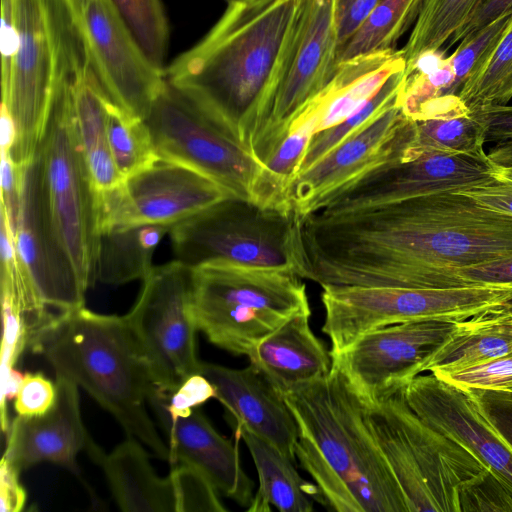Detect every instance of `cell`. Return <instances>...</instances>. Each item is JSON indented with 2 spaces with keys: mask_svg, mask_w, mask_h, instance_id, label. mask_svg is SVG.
I'll return each mask as SVG.
<instances>
[{
  "mask_svg": "<svg viewBox=\"0 0 512 512\" xmlns=\"http://www.w3.org/2000/svg\"><path fill=\"white\" fill-rule=\"evenodd\" d=\"M447 286L512 285V255L451 270Z\"/></svg>",
  "mask_w": 512,
  "mask_h": 512,
  "instance_id": "60d3db41",
  "label": "cell"
},
{
  "mask_svg": "<svg viewBox=\"0 0 512 512\" xmlns=\"http://www.w3.org/2000/svg\"><path fill=\"white\" fill-rule=\"evenodd\" d=\"M17 44L2 106L13 122L14 163L24 165L39 146L60 77L81 47L63 0H12Z\"/></svg>",
  "mask_w": 512,
  "mask_h": 512,
  "instance_id": "52a82bcc",
  "label": "cell"
},
{
  "mask_svg": "<svg viewBox=\"0 0 512 512\" xmlns=\"http://www.w3.org/2000/svg\"><path fill=\"white\" fill-rule=\"evenodd\" d=\"M483 125L486 142L512 139V106L491 105L471 112Z\"/></svg>",
  "mask_w": 512,
  "mask_h": 512,
  "instance_id": "bcb514c9",
  "label": "cell"
},
{
  "mask_svg": "<svg viewBox=\"0 0 512 512\" xmlns=\"http://www.w3.org/2000/svg\"><path fill=\"white\" fill-rule=\"evenodd\" d=\"M512 77V20L483 65L465 82L459 97L472 112L491 105H506Z\"/></svg>",
  "mask_w": 512,
  "mask_h": 512,
  "instance_id": "e575fe53",
  "label": "cell"
},
{
  "mask_svg": "<svg viewBox=\"0 0 512 512\" xmlns=\"http://www.w3.org/2000/svg\"><path fill=\"white\" fill-rule=\"evenodd\" d=\"M402 392L425 423L468 448L512 496V448L496 431L472 391L429 372L413 378Z\"/></svg>",
  "mask_w": 512,
  "mask_h": 512,
  "instance_id": "ffe728a7",
  "label": "cell"
},
{
  "mask_svg": "<svg viewBox=\"0 0 512 512\" xmlns=\"http://www.w3.org/2000/svg\"><path fill=\"white\" fill-rule=\"evenodd\" d=\"M71 18H74L81 10L86 0H63Z\"/></svg>",
  "mask_w": 512,
  "mask_h": 512,
  "instance_id": "681fc988",
  "label": "cell"
},
{
  "mask_svg": "<svg viewBox=\"0 0 512 512\" xmlns=\"http://www.w3.org/2000/svg\"><path fill=\"white\" fill-rule=\"evenodd\" d=\"M302 218L296 210L228 197L173 225L175 260L193 269L211 262L292 270L305 279Z\"/></svg>",
  "mask_w": 512,
  "mask_h": 512,
  "instance_id": "ba28073f",
  "label": "cell"
},
{
  "mask_svg": "<svg viewBox=\"0 0 512 512\" xmlns=\"http://www.w3.org/2000/svg\"><path fill=\"white\" fill-rule=\"evenodd\" d=\"M149 405L167 437L170 465L185 464L195 468L220 493L248 507L254 496V482L241 466L237 446L217 432L199 407L171 416L155 392Z\"/></svg>",
  "mask_w": 512,
  "mask_h": 512,
  "instance_id": "44dd1931",
  "label": "cell"
},
{
  "mask_svg": "<svg viewBox=\"0 0 512 512\" xmlns=\"http://www.w3.org/2000/svg\"><path fill=\"white\" fill-rule=\"evenodd\" d=\"M155 395L171 416L186 413L215 398V388L202 374L189 377L171 396L158 390Z\"/></svg>",
  "mask_w": 512,
  "mask_h": 512,
  "instance_id": "b9f144b4",
  "label": "cell"
},
{
  "mask_svg": "<svg viewBox=\"0 0 512 512\" xmlns=\"http://www.w3.org/2000/svg\"><path fill=\"white\" fill-rule=\"evenodd\" d=\"M512 353V309H487L454 322L444 341L430 354L421 374L451 373Z\"/></svg>",
  "mask_w": 512,
  "mask_h": 512,
  "instance_id": "484cf974",
  "label": "cell"
},
{
  "mask_svg": "<svg viewBox=\"0 0 512 512\" xmlns=\"http://www.w3.org/2000/svg\"><path fill=\"white\" fill-rule=\"evenodd\" d=\"M481 0H423L401 49L406 64L420 53L443 48L467 25Z\"/></svg>",
  "mask_w": 512,
  "mask_h": 512,
  "instance_id": "1f68e13d",
  "label": "cell"
},
{
  "mask_svg": "<svg viewBox=\"0 0 512 512\" xmlns=\"http://www.w3.org/2000/svg\"><path fill=\"white\" fill-rule=\"evenodd\" d=\"M379 1L335 0V21L339 50L355 33Z\"/></svg>",
  "mask_w": 512,
  "mask_h": 512,
  "instance_id": "f6af8a7d",
  "label": "cell"
},
{
  "mask_svg": "<svg viewBox=\"0 0 512 512\" xmlns=\"http://www.w3.org/2000/svg\"><path fill=\"white\" fill-rule=\"evenodd\" d=\"M234 431L244 440L259 479V488L247 511L267 512L273 506L280 512H311L315 500L321 503L317 485L300 476L293 460L247 429Z\"/></svg>",
  "mask_w": 512,
  "mask_h": 512,
  "instance_id": "83f0119b",
  "label": "cell"
},
{
  "mask_svg": "<svg viewBox=\"0 0 512 512\" xmlns=\"http://www.w3.org/2000/svg\"><path fill=\"white\" fill-rule=\"evenodd\" d=\"M413 122L414 132L409 146L413 151L484 152L485 130L472 113Z\"/></svg>",
  "mask_w": 512,
  "mask_h": 512,
  "instance_id": "836d02e7",
  "label": "cell"
},
{
  "mask_svg": "<svg viewBox=\"0 0 512 512\" xmlns=\"http://www.w3.org/2000/svg\"><path fill=\"white\" fill-rule=\"evenodd\" d=\"M311 310L299 312L261 340L247 355L281 393L320 379L332 357L310 327Z\"/></svg>",
  "mask_w": 512,
  "mask_h": 512,
  "instance_id": "d4e9b609",
  "label": "cell"
},
{
  "mask_svg": "<svg viewBox=\"0 0 512 512\" xmlns=\"http://www.w3.org/2000/svg\"><path fill=\"white\" fill-rule=\"evenodd\" d=\"M322 331L336 353L361 335L415 320L457 322L512 300V285L454 288L322 287Z\"/></svg>",
  "mask_w": 512,
  "mask_h": 512,
  "instance_id": "30bf717a",
  "label": "cell"
},
{
  "mask_svg": "<svg viewBox=\"0 0 512 512\" xmlns=\"http://www.w3.org/2000/svg\"><path fill=\"white\" fill-rule=\"evenodd\" d=\"M11 233L42 301L51 311L60 314L85 306L87 290L54 223L39 146L34 157L22 165L20 211Z\"/></svg>",
  "mask_w": 512,
  "mask_h": 512,
  "instance_id": "ac0fdd59",
  "label": "cell"
},
{
  "mask_svg": "<svg viewBox=\"0 0 512 512\" xmlns=\"http://www.w3.org/2000/svg\"><path fill=\"white\" fill-rule=\"evenodd\" d=\"M302 5L303 0L227 3L204 37L164 68L166 81L222 117L248 147L287 63Z\"/></svg>",
  "mask_w": 512,
  "mask_h": 512,
  "instance_id": "7a4b0ae2",
  "label": "cell"
},
{
  "mask_svg": "<svg viewBox=\"0 0 512 512\" xmlns=\"http://www.w3.org/2000/svg\"><path fill=\"white\" fill-rule=\"evenodd\" d=\"M57 395L43 414L17 415L10 421L3 459L19 472L50 462L77 472L76 457L90 436L81 417L78 386L56 376Z\"/></svg>",
  "mask_w": 512,
  "mask_h": 512,
  "instance_id": "7402d4cb",
  "label": "cell"
},
{
  "mask_svg": "<svg viewBox=\"0 0 512 512\" xmlns=\"http://www.w3.org/2000/svg\"><path fill=\"white\" fill-rule=\"evenodd\" d=\"M320 118L305 109L293 122L287 137L263 164L253 191V203L265 208L295 210L288 199V187L294 179Z\"/></svg>",
  "mask_w": 512,
  "mask_h": 512,
  "instance_id": "f546056e",
  "label": "cell"
},
{
  "mask_svg": "<svg viewBox=\"0 0 512 512\" xmlns=\"http://www.w3.org/2000/svg\"><path fill=\"white\" fill-rule=\"evenodd\" d=\"M56 395V382L40 372L25 373L15 394L14 410L20 416L43 414L53 406Z\"/></svg>",
  "mask_w": 512,
  "mask_h": 512,
  "instance_id": "ab89813d",
  "label": "cell"
},
{
  "mask_svg": "<svg viewBox=\"0 0 512 512\" xmlns=\"http://www.w3.org/2000/svg\"><path fill=\"white\" fill-rule=\"evenodd\" d=\"M85 451L104 472L112 495L125 512H180L171 473L160 477L141 442L129 436L106 453L90 437Z\"/></svg>",
  "mask_w": 512,
  "mask_h": 512,
  "instance_id": "cb8c5ba5",
  "label": "cell"
},
{
  "mask_svg": "<svg viewBox=\"0 0 512 512\" xmlns=\"http://www.w3.org/2000/svg\"><path fill=\"white\" fill-rule=\"evenodd\" d=\"M302 279L292 270L206 263L191 269L189 313L211 344L247 356L290 317L310 310Z\"/></svg>",
  "mask_w": 512,
  "mask_h": 512,
  "instance_id": "8992f818",
  "label": "cell"
},
{
  "mask_svg": "<svg viewBox=\"0 0 512 512\" xmlns=\"http://www.w3.org/2000/svg\"><path fill=\"white\" fill-rule=\"evenodd\" d=\"M107 137L115 165L124 179L159 161L144 119L108 99Z\"/></svg>",
  "mask_w": 512,
  "mask_h": 512,
  "instance_id": "d6a6232c",
  "label": "cell"
},
{
  "mask_svg": "<svg viewBox=\"0 0 512 512\" xmlns=\"http://www.w3.org/2000/svg\"><path fill=\"white\" fill-rule=\"evenodd\" d=\"M368 428L407 512L512 511V496L468 448L425 423L402 389L366 405Z\"/></svg>",
  "mask_w": 512,
  "mask_h": 512,
  "instance_id": "5b68a950",
  "label": "cell"
},
{
  "mask_svg": "<svg viewBox=\"0 0 512 512\" xmlns=\"http://www.w3.org/2000/svg\"><path fill=\"white\" fill-rule=\"evenodd\" d=\"M227 3L239 2V1H250V0H225Z\"/></svg>",
  "mask_w": 512,
  "mask_h": 512,
  "instance_id": "f907efd6",
  "label": "cell"
},
{
  "mask_svg": "<svg viewBox=\"0 0 512 512\" xmlns=\"http://www.w3.org/2000/svg\"><path fill=\"white\" fill-rule=\"evenodd\" d=\"M510 14H512V0H481L467 25L442 49L447 52L464 38L469 37L499 17Z\"/></svg>",
  "mask_w": 512,
  "mask_h": 512,
  "instance_id": "7dc6e473",
  "label": "cell"
},
{
  "mask_svg": "<svg viewBox=\"0 0 512 512\" xmlns=\"http://www.w3.org/2000/svg\"><path fill=\"white\" fill-rule=\"evenodd\" d=\"M496 431L512 448V394L470 390Z\"/></svg>",
  "mask_w": 512,
  "mask_h": 512,
  "instance_id": "ee69618b",
  "label": "cell"
},
{
  "mask_svg": "<svg viewBox=\"0 0 512 512\" xmlns=\"http://www.w3.org/2000/svg\"><path fill=\"white\" fill-rule=\"evenodd\" d=\"M297 425L295 455L337 512H407L366 421V404L332 364L326 376L283 393Z\"/></svg>",
  "mask_w": 512,
  "mask_h": 512,
  "instance_id": "3957f363",
  "label": "cell"
},
{
  "mask_svg": "<svg viewBox=\"0 0 512 512\" xmlns=\"http://www.w3.org/2000/svg\"><path fill=\"white\" fill-rule=\"evenodd\" d=\"M231 197L210 178L182 165L159 160L96 193L99 236L140 225L173 226Z\"/></svg>",
  "mask_w": 512,
  "mask_h": 512,
  "instance_id": "9a60e30c",
  "label": "cell"
},
{
  "mask_svg": "<svg viewBox=\"0 0 512 512\" xmlns=\"http://www.w3.org/2000/svg\"><path fill=\"white\" fill-rule=\"evenodd\" d=\"M147 56L164 69L169 24L162 0H111Z\"/></svg>",
  "mask_w": 512,
  "mask_h": 512,
  "instance_id": "8d00e7d4",
  "label": "cell"
},
{
  "mask_svg": "<svg viewBox=\"0 0 512 512\" xmlns=\"http://www.w3.org/2000/svg\"><path fill=\"white\" fill-rule=\"evenodd\" d=\"M20 472L2 458L0 466V498L2 512L23 510L27 494L19 480Z\"/></svg>",
  "mask_w": 512,
  "mask_h": 512,
  "instance_id": "c3c4849f",
  "label": "cell"
},
{
  "mask_svg": "<svg viewBox=\"0 0 512 512\" xmlns=\"http://www.w3.org/2000/svg\"><path fill=\"white\" fill-rule=\"evenodd\" d=\"M423 0H380L340 48L338 64L377 52L396 50L403 34L414 25Z\"/></svg>",
  "mask_w": 512,
  "mask_h": 512,
  "instance_id": "4dcf8cb0",
  "label": "cell"
},
{
  "mask_svg": "<svg viewBox=\"0 0 512 512\" xmlns=\"http://www.w3.org/2000/svg\"><path fill=\"white\" fill-rule=\"evenodd\" d=\"M434 375L467 390L512 394V353L463 370Z\"/></svg>",
  "mask_w": 512,
  "mask_h": 512,
  "instance_id": "f35d334b",
  "label": "cell"
},
{
  "mask_svg": "<svg viewBox=\"0 0 512 512\" xmlns=\"http://www.w3.org/2000/svg\"><path fill=\"white\" fill-rule=\"evenodd\" d=\"M458 192L490 209L512 216V165L500 166L498 175L492 181Z\"/></svg>",
  "mask_w": 512,
  "mask_h": 512,
  "instance_id": "7bdbcfd3",
  "label": "cell"
},
{
  "mask_svg": "<svg viewBox=\"0 0 512 512\" xmlns=\"http://www.w3.org/2000/svg\"><path fill=\"white\" fill-rule=\"evenodd\" d=\"M414 132L397 102L378 112L330 152L297 175L288 199L302 217L336 188L369 169L405 152Z\"/></svg>",
  "mask_w": 512,
  "mask_h": 512,
  "instance_id": "d6986e66",
  "label": "cell"
},
{
  "mask_svg": "<svg viewBox=\"0 0 512 512\" xmlns=\"http://www.w3.org/2000/svg\"><path fill=\"white\" fill-rule=\"evenodd\" d=\"M306 279L321 287L445 288L454 269L512 255V216L443 191L302 218Z\"/></svg>",
  "mask_w": 512,
  "mask_h": 512,
  "instance_id": "6da1fadb",
  "label": "cell"
},
{
  "mask_svg": "<svg viewBox=\"0 0 512 512\" xmlns=\"http://www.w3.org/2000/svg\"><path fill=\"white\" fill-rule=\"evenodd\" d=\"M178 492L180 512H224L219 491L195 468L185 464H172L171 471Z\"/></svg>",
  "mask_w": 512,
  "mask_h": 512,
  "instance_id": "74e56055",
  "label": "cell"
},
{
  "mask_svg": "<svg viewBox=\"0 0 512 512\" xmlns=\"http://www.w3.org/2000/svg\"><path fill=\"white\" fill-rule=\"evenodd\" d=\"M507 306L512 309V300L507 304Z\"/></svg>",
  "mask_w": 512,
  "mask_h": 512,
  "instance_id": "816d5d0a",
  "label": "cell"
},
{
  "mask_svg": "<svg viewBox=\"0 0 512 512\" xmlns=\"http://www.w3.org/2000/svg\"><path fill=\"white\" fill-rule=\"evenodd\" d=\"M160 160L190 168L251 201L263 165L213 110L166 81L145 118Z\"/></svg>",
  "mask_w": 512,
  "mask_h": 512,
  "instance_id": "9c48e42d",
  "label": "cell"
},
{
  "mask_svg": "<svg viewBox=\"0 0 512 512\" xmlns=\"http://www.w3.org/2000/svg\"><path fill=\"white\" fill-rule=\"evenodd\" d=\"M409 146L323 196L309 214L336 216L443 191H462L490 182L499 173L500 166L485 151L416 152Z\"/></svg>",
  "mask_w": 512,
  "mask_h": 512,
  "instance_id": "7c38bea8",
  "label": "cell"
},
{
  "mask_svg": "<svg viewBox=\"0 0 512 512\" xmlns=\"http://www.w3.org/2000/svg\"><path fill=\"white\" fill-rule=\"evenodd\" d=\"M191 268L177 260L154 266L124 315L150 367L157 390L171 396L201 374L197 328L189 313Z\"/></svg>",
  "mask_w": 512,
  "mask_h": 512,
  "instance_id": "4fadbf2b",
  "label": "cell"
},
{
  "mask_svg": "<svg viewBox=\"0 0 512 512\" xmlns=\"http://www.w3.org/2000/svg\"><path fill=\"white\" fill-rule=\"evenodd\" d=\"M335 0H303L293 46L272 99L253 129L248 148L262 165L287 137L305 107L338 67Z\"/></svg>",
  "mask_w": 512,
  "mask_h": 512,
  "instance_id": "5bb4252c",
  "label": "cell"
},
{
  "mask_svg": "<svg viewBox=\"0 0 512 512\" xmlns=\"http://www.w3.org/2000/svg\"><path fill=\"white\" fill-rule=\"evenodd\" d=\"M74 66L66 67L54 92L39 143L52 216L78 278L88 290L97 281L99 234L95 189L80 143L71 92Z\"/></svg>",
  "mask_w": 512,
  "mask_h": 512,
  "instance_id": "8fae6325",
  "label": "cell"
},
{
  "mask_svg": "<svg viewBox=\"0 0 512 512\" xmlns=\"http://www.w3.org/2000/svg\"><path fill=\"white\" fill-rule=\"evenodd\" d=\"M71 92L77 131L95 192L114 188L125 179L115 165L108 143L109 98L86 57L73 70Z\"/></svg>",
  "mask_w": 512,
  "mask_h": 512,
  "instance_id": "4316f807",
  "label": "cell"
},
{
  "mask_svg": "<svg viewBox=\"0 0 512 512\" xmlns=\"http://www.w3.org/2000/svg\"><path fill=\"white\" fill-rule=\"evenodd\" d=\"M453 324L415 320L378 328L330 353L332 364L366 405H375L421 374L424 362L444 341Z\"/></svg>",
  "mask_w": 512,
  "mask_h": 512,
  "instance_id": "e0dca14e",
  "label": "cell"
},
{
  "mask_svg": "<svg viewBox=\"0 0 512 512\" xmlns=\"http://www.w3.org/2000/svg\"><path fill=\"white\" fill-rule=\"evenodd\" d=\"M201 374L215 388V398L228 412L234 430L247 429L295 462L298 429L283 394L251 364L232 369L202 363Z\"/></svg>",
  "mask_w": 512,
  "mask_h": 512,
  "instance_id": "603a6c76",
  "label": "cell"
},
{
  "mask_svg": "<svg viewBox=\"0 0 512 512\" xmlns=\"http://www.w3.org/2000/svg\"><path fill=\"white\" fill-rule=\"evenodd\" d=\"M86 59L108 98L145 120L165 83L111 0H86L71 18Z\"/></svg>",
  "mask_w": 512,
  "mask_h": 512,
  "instance_id": "2e32d148",
  "label": "cell"
},
{
  "mask_svg": "<svg viewBox=\"0 0 512 512\" xmlns=\"http://www.w3.org/2000/svg\"><path fill=\"white\" fill-rule=\"evenodd\" d=\"M171 227L140 225L100 235L97 281L121 285L143 280L154 267L155 250Z\"/></svg>",
  "mask_w": 512,
  "mask_h": 512,
  "instance_id": "f1b7e54d",
  "label": "cell"
},
{
  "mask_svg": "<svg viewBox=\"0 0 512 512\" xmlns=\"http://www.w3.org/2000/svg\"><path fill=\"white\" fill-rule=\"evenodd\" d=\"M30 351L41 354L56 376L85 390L129 436L169 461L147 404L156 391L150 367L124 316L85 306L58 314L37 336Z\"/></svg>",
  "mask_w": 512,
  "mask_h": 512,
  "instance_id": "277c9868",
  "label": "cell"
},
{
  "mask_svg": "<svg viewBox=\"0 0 512 512\" xmlns=\"http://www.w3.org/2000/svg\"><path fill=\"white\" fill-rule=\"evenodd\" d=\"M404 72L405 70L392 75L370 99L344 120L316 132L310 139L295 177L325 156L378 112L396 103L404 80Z\"/></svg>",
  "mask_w": 512,
  "mask_h": 512,
  "instance_id": "d590c367",
  "label": "cell"
}]
</instances>
